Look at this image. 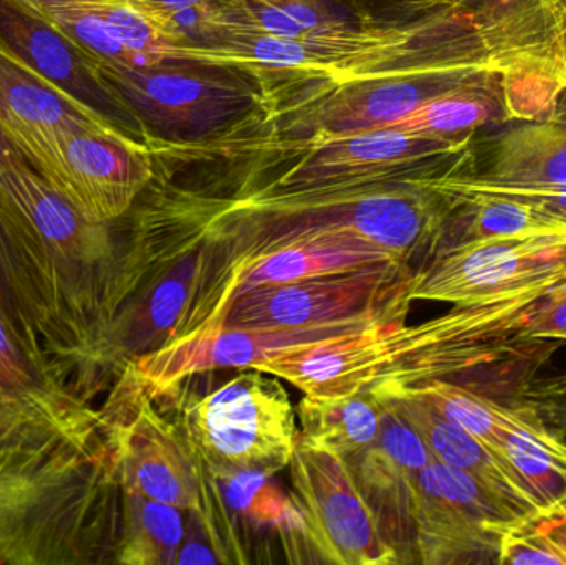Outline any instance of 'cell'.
<instances>
[{
  "instance_id": "cb8c5ba5",
  "label": "cell",
  "mask_w": 566,
  "mask_h": 565,
  "mask_svg": "<svg viewBox=\"0 0 566 565\" xmlns=\"http://www.w3.org/2000/svg\"><path fill=\"white\" fill-rule=\"evenodd\" d=\"M33 19L62 33L86 59L103 60L116 65H136L135 56L105 29L102 20L86 10L78 0H17Z\"/></svg>"
},
{
  "instance_id": "8fae6325",
  "label": "cell",
  "mask_w": 566,
  "mask_h": 565,
  "mask_svg": "<svg viewBox=\"0 0 566 565\" xmlns=\"http://www.w3.org/2000/svg\"><path fill=\"white\" fill-rule=\"evenodd\" d=\"M132 374V370H129ZM133 377L135 415L115 431L116 468L123 488L199 516L208 478L175 421L166 420Z\"/></svg>"
},
{
  "instance_id": "e0dca14e",
  "label": "cell",
  "mask_w": 566,
  "mask_h": 565,
  "mask_svg": "<svg viewBox=\"0 0 566 565\" xmlns=\"http://www.w3.org/2000/svg\"><path fill=\"white\" fill-rule=\"evenodd\" d=\"M135 56L136 65L165 62L166 50L188 42L161 0H78Z\"/></svg>"
},
{
  "instance_id": "d4e9b609",
  "label": "cell",
  "mask_w": 566,
  "mask_h": 565,
  "mask_svg": "<svg viewBox=\"0 0 566 565\" xmlns=\"http://www.w3.org/2000/svg\"><path fill=\"white\" fill-rule=\"evenodd\" d=\"M535 341L566 342V297L562 299L541 322L534 332Z\"/></svg>"
},
{
  "instance_id": "9a60e30c",
  "label": "cell",
  "mask_w": 566,
  "mask_h": 565,
  "mask_svg": "<svg viewBox=\"0 0 566 565\" xmlns=\"http://www.w3.org/2000/svg\"><path fill=\"white\" fill-rule=\"evenodd\" d=\"M214 478V477H212ZM228 514L255 530L281 537L289 563H303L308 551L298 508L272 477L254 471L214 478Z\"/></svg>"
},
{
  "instance_id": "603a6c76",
  "label": "cell",
  "mask_w": 566,
  "mask_h": 565,
  "mask_svg": "<svg viewBox=\"0 0 566 565\" xmlns=\"http://www.w3.org/2000/svg\"><path fill=\"white\" fill-rule=\"evenodd\" d=\"M491 105L472 83L426 100L408 115L378 129H392L419 138L451 139L458 133L484 125Z\"/></svg>"
},
{
  "instance_id": "277c9868",
  "label": "cell",
  "mask_w": 566,
  "mask_h": 565,
  "mask_svg": "<svg viewBox=\"0 0 566 565\" xmlns=\"http://www.w3.org/2000/svg\"><path fill=\"white\" fill-rule=\"evenodd\" d=\"M415 272L411 265L388 262L252 289L229 302L208 327L300 328L346 318L408 317Z\"/></svg>"
},
{
  "instance_id": "d6986e66",
  "label": "cell",
  "mask_w": 566,
  "mask_h": 565,
  "mask_svg": "<svg viewBox=\"0 0 566 565\" xmlns=\"http://www.w3.org/2000/svg\"><path fill=\"white\" fill-rule=\"evenodd\" d=\"M502 453L547 508L566 501V441L537 410L505 435Z\"/></svg>"
},
{
  "instance_id": "ac0fdd59",
  "label": "cell",
  "mask_w": 566,
  "mask_h": 565,
  "mask_svg": "<svg viewBox=\"0 0 566 565\" xmlns=\"http://www.w3.org/2000/svg\"><path fill=\"white\" fill-rule=\"evenodd\" d=\"M409 388L424 398L452 423L459 425L462 430L468 431L497 453H502V441L505 435L518 427L534 410V407L528 405L509 407V405L499 404L489 395L478 394L465 385L444 380V378Z\"/></svg>"
},
{
  "instance_id": "52a82bcc",
  "label": "cell",
  "mask_w": 566,
  "mask_h": 565,
  "mask_svg": "<svg viewBox=\"0 0 566 565\" xmlns=\"http://www.w3.org/2000/svg\"><path fill=\"white\" fill-rule=\"evenodd\" d=\"M406 318V317H398ZM391 318H346L300 328L205 327L172 338L132 362V374L151 400L196 375L219 368L262 370L306 347L363 331Z\"/></svg>"
},
{
  "instance_id": "9c48e42d",
  "label": "cell",
  "mask_w": 566,
  "mask_h": 565,
  "mask_svg": "<svg viewBox=\"0 0 566 565\" xmlns=\"http://www.w3.org/2000/svg\"><path fill=\"white\" fill-rule=\"evenodd\" d=\"M153 178V149L99 115L63 142L55 168L43 181L83 218L103 224L125 215Z\"/></svg>"
},
{
  "instance_id": "5b68a950",
  "label": "cell",
  "mask_w": 566,
  "mask_h": 565,
  "mask_svg": "<svg viewBox=\"0 0 566 565\" xmlns=\"http://www.w3.org/2000/svg\"><path fill=\"white\" fill-rule=\"evenodd\" d=\"M292 500L315 561L335 565L401 564L398 550L363 496L348 463L336 454L296 443L289 464Z\"/></svg>"
},
{
  "instance_id": "ffe728a7",
  "label": "cell",
  "mask_w": 566,
  "mask_h": 565,
  "mask_svg": "<svg viewBox=\"0 0 566 565\" xmlns=\"http://www.w3.org/2000/svg\"><path fill=\"white\" fill-rule=\"evenodd\" d=\"M182 513L185 511L179 508L126 491L125 537L118 563L176 564L186 536Z\"/></svg>"
},
{
  "instance_id": "4316f807",
  "label": "cell",
  "mask_w": 566,
  "mask_h": 565,
  "mask_svg": "<svg viewBox=\"0 0 566 565\" xmlns=\"http://www.w3.org/2000/svg\"><path fill=\"white\" fill-rule=\"evenodd\" d=\"M386 2L391 3V6L416 7V10H418L428 6V3L436 2V0H386Z\"/></svg>"
},
{
  "instance_id": "6da1fadb",
  "label": "cell",
  "mask_w": 566,
  "mask_h": 565,
  "mask_svg": "<svg viewBox=\"0 0 566 565\" xmlns=\"http://www.w3.org/2000/svg\"><path fill=\"white\" fill-rule=\"evenodd\" d=\"M419 179L229 196L171 189L166 195L201 226L211 242V268L283 239L322 232L358 236L409 265L441 238L448 212Z\"/></svg>"
},
{
  "instance_id": "484cf974",
  "label": "cell",
  "mask_w": 566,
  "mask_h": 565,
  "mask_svg": "<svg viewBox=\"0 0 566 565\" xmlns=\"http://www.w3.org/2000/svg\"><path fill=\"white\" fill-rule=\"evenodd\" d=\"M13 374L12 350H10L9 341H7L6 332L0 325V375L10 377Z\"/></svg>"
},
{
  "instance_id": "83f0119b",
  "label": "cell",
  "mask_w": 566,
  "mask_h": 565,
  "mask_svg": "<svg viewBox=\"0 0 566 565\" xmlns=\"http://www.w3.org/2000/svg\"><path fill=\"white\" fill-rule=\"evenodd\" d=\"M562 506H564V510L566 511V501L565 503H562Z\"/></svg>"
},
{
  "instance_id": "4fadbf2b",
  "label": "cell",
  "mask_w": 566,
  "mask_h": 565,
  "mask_svg": "<svg viewBox=\"0 0 566 565\" xmlns=\"http://www.w3.org/2000/svg\"><path fill=\"white\" fill-rule=\"evenodd\" d=\"M369 388L415 428L436 461L481 481L511 501L525 517L547 510L504 453L492 451L459 425L452 423L411 388L396 384Z\"/></svg>"
},
{
  "instance_id": "3957f363",
  "label": "cell",
  "mask_w": 566,
  "mask_h": 565,
  "mask_svg": "<svg viewBox=\"0 0 566 565\" xmlns=\"http://www.w3.org/2000/svg\"><path fill=\"white\" fill-rule=\"evenodd\" d=\"M179 391L175 423L206 473L274 477L289 468L300 430L281 377L248 368L205 397Z\"/></svg>"
},
{
  "instance_id": "5bb4252c",
  "label": "cell",
  "mask_w": 566,
  "mask_h": 565,
  "mask_svg": "<svg viewBox=\"0 0 566 565\" xmlns=\"http://www.w3.org/2000/svg\"><path fill=\"white\" fill-rule=\"evenodd\" d=\"M382 410L371 388L338 397L305 395L296 407L298 438L352 463L378 437Z\"/></svg>"
},
{
  "instance_id": "7402d4cb",
  "label": "cell",
  "mask_w": 566,
  "mask_h": 565,
  "mask_svg": "<svg viewBox=\"0 0 566 565\" xmlns=\"http://www.w3.org/2000/svg\"><path fill=\"white\" fill-rule=\"evenodd\" d=\"M446 208H468L469 222L462 241L566 234V216L532 202L478 198L449 202Z\"/></svg>"
},
{
  "instance_id": "7a4b0ae2",
  "label": "cell",
  "mask_w": 566,
  "mask_h": 565,
  "mask_svg": "<svg viewBox=\"0 0 566 565\" xmlns=\"http://www.w3.org/2000/svg\"><path fill=\"white\" fill-rule=\"evenodd\" d=\"M454 23V17L442 12L412 22H346L303 39L228 27L209 42L171 46L165 62L232 70L254 82L261 102L306 86L356 82L399 66L459 55L451 39Z\"/></svg>"
},
{
  "instance_id": "44dd1931",
  "label": "cell",
  "mask_w": 566,
  "mask_h": 565,
  "mask_svg": "<svg viewBox=\"0 0 566 565\" xmlns=\"http://www.w3.org/2000/svg\"><path fill=\"white\" fill-rule=\"evenodd\" d=\"M346 22L349 20L333 12L328 0H232L222 13L218 33L232 27L283 39H303Z\"/></svg>"
},
{
  "instance_id": "ba28073f",
  "label": "cell",
  "mask_w": 566,
  "mask_h": 565,
  "mask_svg": "<svg viewBox=\"0 0 566 565\" xmlns=\"http://www.w3.org/2000/svg\"><path fill=\"white\" fill-rule=\"evenodd\" d=\"M85 63L96 80L123 93L153 122L178 132L214 128L259 102L254 83L232 70L171 65L169 60L156 65Z\"/></svg>"
},
{
  "instance_id": "8992f818",
  "label": "cell",
  "mask_w": 566,
  "mask_h": 565,
  "mask_svg": "<svg viewBox=\"0 0 566 565\" xmlns=\"http://www.w3.org/2000/svg\"><path fill=\"white\" fill-rule=\"evenodd\" d=\"M524 514L469 474L432 461L412 506V563L499 564L501 536Z\"/></svg>"
},
{
  "instance_id": "7c38bea8",
  "label": "cell",
  "mask_w": 566,
  "mask_h": 565,
  "mask_svg": "<svg viewBox=\"0 0 566 565\" xmlns=\"http://www.w3.org/2000/svg\"><path fill=\"white\" fill-rule=\"evenodd\" d=\"M382 418L371 447L348 463L382 533L398 550L412 554V506L419 474L434 461L415 428L381 400ZM402 563V557H401Z\"/></svg>"
},
{
  "instance_id": "2e32d148",
  "label": "cell",
  "mask_w": 566,
  "mask_h": 565,
  "mask_svg": "<svg viewBox=\"0 0 566 565\" xmlns=\"http://www.w3.org/2000/svg\"><path fill=\"white\" fill-rule=\"evenodd\" d=\"M484 181L548 188L566 185V133L554 125L525 126L509 133Z\"/></svg>"
},
{
  "instance_id": "30bf717a",
  "label": "cell",
  "mask_w": 566,
  "mask_h": 565,
  "mask_svg": "<svg viewBox=\"0 0 566 565\" xmlns=\"http://www.w3.org/2000/svg\"><path fill=\"white\" fill-rule=\"evenodd\" d=\"M566 261V234L469 239L442 249L415 272L408 299L471 304Z\"/></svg>"
}]
</instances>
